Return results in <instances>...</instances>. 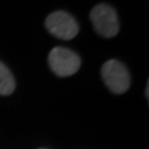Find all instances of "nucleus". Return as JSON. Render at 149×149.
Listing matches in <instances>:
<instances>
[{
	"instance_id": "4",
	"label": "nucleus",
	"mask_w": 149,
	"mask_h": 149,
	"mask_svg": "<svg viewBox=\"0 0 149 149\" xmlns=\"http://www.w3.org/2000/svg\"><path fill=\"white\" fill-rule=\"evenodd\" d=\"M102 80L116 95L124 93L130 86V76L127 67L118 60H108L101 70Z\"/></svg>"
},
{
	"instance_id": "5",
	"label": "nucleus",
	"mask_w": 149,
	"mask_h": 149,
	"mask_svg": "<svg viewBox=\"0 0 149 149\" xmlns=\"http://www.w3.org/2000/svg\"><path fill=\"white\" fill-rule=\"evenodd\" d=\"M15 78L5 65L0 61V95L9 96L15 91Z\"/></svg>"
},
{
	"instance_id": "2",
	"label": "nucleus",
	"mask_w": 149,
	"mask_h": 149,
	"mask_svg": "<svg viewBox=\"0 0 149 149\" xmlns=\"http://www.w3.org/2000/svg\"><path fill=\"white\" fill-rule=\"evenodd\" d=\"M49 65L58 77H68L76 73L81 67V57L67 47H54L49 54Z\"/></svg>"
},
{
	"instance_id": "1",
	"label": "nucleus",
	"mask_w": 149,
	"mask_h": 149,
	"mask_svg": "<svg viewBox=\"0 0 149 149\" xmlns=\"http://www.w3.org/2000/svg\"><path fill=\"white\" fill-rule=\"evenodd\" d=\"M90 19L93 29L104 39L114 37L119 32V21L114 8L108 4H98L91 10Z\"/></svg>"
},
{
	"instance_id": "3",
	"label": "nucleus",
	"mask_w": 149,
	"mask_h": 149,
	"mask_svg": "<svg viewBox=\"0 0 149 149\" xmlns=\"http://www.w3.org/2000/svg\"><path fill=\"white\" fill-rule=\"evenodd\" d=\"M45 27L50 35L60 40H72L80 31L76 19L62 10L51 13L45 20Z\"/></svg>"
}]
</instances>
